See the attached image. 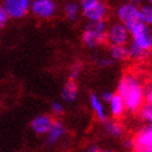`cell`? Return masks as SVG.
Segmentation results:
<instances>
[{"instance_id":"cell-1","label":"cell","mask_w":152,"mask_h":152,"mask_svg":"<svg viewBox=\"0 0 152 152\" xmlns=\"http://www.w3.org/2000/svg\"><path fill=\"white\" fill-rule=\"evenodd\" d=\"M117 94L123 99L126 110L133 113L139 111L145 100V96H143L142 85L136 76H124L118 83Z\"/></svg>"},{"instance_id":"cell-2","label":"cell","mask_w":152,"mask_h":152,"mask_svg":"<svg viewBox=\"0 0 152 152\" xmlns=\"http://www.w3.org/2000/svg\"><path fill=\"white\" fill-rule=\"evenodd\" d=\"M105 39H107V26L104 20L89 22L87 24L83 34V41L87 47L95 48L101 45Z\"/></svg>"},{"instance_id":"cell-3","label":"cell","mask_w":152,"mask_h":152,"mask_svg":"<svg viewBox=\"0 0 152 152\" xmlns=\"http://www.w3.org/2000/svg\"><path fill=\"white\" fill-rule=\"evenodd\" d=\"M133 41L141 47L143 50L150 51L152 49V29L143 22H137L129 31Z\"/></svg>"},{"instance_id":"cell-4","label":"cell","mask_w":152,"mask_h":152,"mask_svg":"<svg viewBox=\"0 0 152 152\" xmlns=\"http://www.w3.org/2000/svg\"><path fill=\"white\" fill-rule=\"evenodd\" d=\"M116 15L121 22L126 26L128 32L137 22H141L140 21V9L137 7V4L133 2L122 4L117 9Z\"/></svg>"},{"instance_id":"cell-5","label":"cell","mask_w":152,"mask_h":152,"mask_svg":"<svg viewBox=\"0 0 152 152\" xmlns=\"http://www.w3.org/2000/svg\"><path fill=\"white\" fill-rule=\"evenodd\" d=\"M134 149L136 151L152 152V125L148 124L137 133L134 139Z\"/></svg>"},{"instance_id":"cell-6","label":"cell","mask_w":152,"mask_h":152,"mask_svg":"<svg viewBox=\"0 0 152 152\" xmlns=\"http://www.w3.org/2000/svg\"><path fill=\"white\" fill-rule=\"evenodd\" d=\"M31 0H6L4 1V9L8 15L14 19H20L26 15L31 8Z\"/></svg>"},{"instance_id":"cell-7","label":"cell","mask_w":152,"mask_h":152,"mask_svg":"<svg viewBox=\"0 0 152 152\" xmlns=\"http://www.w3.org/2000/svg\"><path fill=\"white\" fill-rule=\"evenodd\" d=\"M128 29L123 23H115L107 32V39L111 45H126L128 41Z\"/></svg>"},{"instance_id":"cell-8","label":"cell","mask_w":152,"mask_h":152,"mask_svg":"<svg viewBox=\"0 0 152 152\" xmlns=\"http://www.w3.org/2000/svg\"><path fill=\"white\" fill-rule=\"evenodd\" d=\"M31 9L38 18L49 19L56 13V3L53 0H34L31 3Z\"/></svg>"},{"instance_id":"cell-9","label":"cell","mask_w":152,"mask_h":152,"mask_svg":"<svg viewBox=\"0 0 152 152\" xmlns=\"http://www.w3.org/2000/svg\"><path fill=\"white\" fill-rule=\"evenodd\" d=\"M108 13V9L104 2L98 1L95 6L89 8L87 10H84V15L90 22H96V21H103Z\"/></svg>"},{"instance_id":"cell-10","label":"cell","mask_w":152,"mask_h":152,"mask_svg":"<svg viewBox=\"0 0 152 152\" xmlns=\"http://www.w3.org/2000/svg\"><path fill=\"white\" fill-rule=\"evenodd\" d=\"M52 124H53V121L51 117L47 115H39L33 120L32 128L38 135H45L49 132Z\"/></svg>"},{"instance_id":"cell-11","label":"cell","mask_w":152,"mask_h":152,"mask_svg":"<svg viewBox=\"0 0 152 152\" xmlns=\"http://www.w3.org/2000/svg\"><path fill=\"white\" fill-rule=\"evenodd\" d=\"M65 134V128L61 122H53L51 128L47 133V143L53 145L62 138Z\"/></svg>"},{"instance_id":"cell-12","label":"cell","mask_w":152,"mask_h":152,"mask_svg":"<svg viewBox=\"0 0 152 152\" xmlns=\"http://www.w3.org/2000/svg\"><path fill=\"white\" fill-rule=\"evenodd\" d=\"M90 107H91V109L95 111L96 115H97V117H98V120L100 121V122L104 123L105 121L108 120L104 105H103V103H102V101L100 100V98H99L96 94H91V95H90Z\"/></svg>"},{"instance_id":"cell-13","label":"cell","mask_w":152,"mask_h":152,"mask_svg":"<svg viewBox=\"0 0 152 152\" xmlns=\"http://www.w3.org/2000/svg\"><path fill=\"white\" fill-rule=\"evenodd\" d=\"M77 94H78L77 85H76L75 80H72V79L64 85L63 89H62V91H61L62 99H63V101L66 102V103H72V102L75 101L76 98H77Z\"/></svg>"},{"instance_id":"cell-14","label":"cell","mask_w":152,"mask_h":152,"mask_svg":"<svg viewBox=\"0 0 152 152\" xmlns=\"http://www.w3.org/2000/svg\"><path fill=\"white\" fill-rule=\"evenodd\" d=\"M109 107H110V111H111L112 115L115 117L121 116L125 111V104H124L123 99L121 98V96L118 94L113 95L111 100L108 102Z\"/></svg>"},{"instance_id":"cell-15","label":"cell","mask_w":152,"mask_h":152,"mask_svg":"<svg viewBox=\"0 0 152 152\" xmlns=\"http://www.w3.org/2000/svg\"><path fill=\"white\" fill-rule=\"evenodd\" d=\"M110 51H111V57L113 60L123 61L129 58L128 48L125 45H112Z\"/></svg>"},{"instance_id":"cell-16","label":"cell","mask_w":152,"mask_h":152,"mask_svg":"<svg viewBox=\"0 0 152 152\" xmlns=\"http://www.w3.org/2000/svg\"><path fill=\"white\" fill-rule=\"evenodd\" d=\"M128 53H129V58L135 59V60H142L147 57L148 51L143 50L142 48L139 47L137 44H135L134 41H132L128 46Z\"/></svg>"},{"instance_id":"cell-17","label":"cell","mask_w":152,"mask_h":152,"mask_svg":"<svg viewBox=\"0 0 152 152\" xmlns=\"http://www.w3.org/2000/svg\"><path fill=\"white\" fill-rule=\"evenodd\" d=\"M105 125V130H107V133L110 134L111 136L113 137H120L122 136V134H123V128L121 126L120 124L115 123V122H112V121H105L104 122Z\"/></svg>"},{"instance_id":"cell-18","label":"cell","mask_w":152,"mask_h":152,"mask_svg":"<svg viewBox=\"0 0 152 152\" xmlns=\"http://www.w3.org/2000/svg\"><path fill=\"white\" fill-rule=\"evenodd\" d=\"M78 10L79 7L76 2H67L65 6H64V14L66 16L67 19L71 20V21H74L76 20L77 15H78Z\"/></svg>"},{"instance_id":"cell-19","label":"cell","mask_w":152,"mask_h":152,"mask_svg":"<svg viewBox=\"0 0 152 152\" xmlns=\"http://www.w3.org/2000/svg\"><path fill=\"white\" fill-rule=\"evenodd\" d=\"M139 111L141 118L148 124H151L152 125V103H148V102H146L145 104L142 103L141 108L139 109Z\"/></svg>"},{"instance_id":"cell-20","label":"cell","mask_w":152,"mask_h":152,"mask_svg":"<svg viewBox=\"0 0 152 152\" xmlns=\"http://www.w3.org/2000/svg\"><path fill=\"white\" fill-rule=\"evenodd\" d=\"M140 21L147 25L152 26V4L145 6L140 9Z\"/></svg>"},{"instance_id":"cell-21","label":"cell","mask_w":152,"mask_h":152,"mask_svg":"<svg viewBox=\"0 0 152 152\" xmlns=\"http://www.w3.org/2000/svg\"><path fill=\"white\" fill-rule=\"evenodd\" d=\"M143 96H145L146 102L152 103V83L147 84V85L143 87Z\"/></svg>"},{"instance_id":"cell-22","label":"cell","mask_w":152,"mask_h":152,"mask_svg":"<svg viewBox=\"0 0 152 152\" xmlns=\"http://www.w3.org/2000/svg\"><path fill=\"white\" fill-rule=\"evenodd\" d=\"M98 1H100V0H79V3H80V7L84 11V10H87L89 8H91L92 6H95Z\"/></svg>"},{"instance_id":"cell-23","label":"cell","mask_w":152,"mask_h":152,"mask_svg":"<svg viewBox=\"0 0 152 152\" xmlns=\"http://www.w3.org/2000/svg\"><path fill=\"white\" fill-rule=\"evenodd\" d=\"M8 13H7L6 9L3 7L0 6V28L2 27L4 24L7 23V20H8Z\"/></svg>"},{"instance_id":"cell-24","label":"cell","mask_w":152,"mask_h":152,"mask_svg":"<svg viewBox=\"0 0 152 152\" xmlns=\"http://www.w3.org/2000/svg\"><path fill=\"white\" fill-rule=\"evenodd\" d=\"M113 64V60L110 58H102L98 61V65L100 67H109Z\"/></svg>"},{"instance_id":"cell-25","label":"cell","mask_w":152,"mask_h":152,"mask_svg":"<svg viewBox=\"0 0 152 152\" xmlns=\"http://www.w3.org/2000/svg\"><path fill=\"white\" fill-rule=\"evenodd\" d=\"M51 108H52V111H53L56 114L63 113V107H62V104H61L60 102L53 101L52 102V104H51Z\"/></svg>"},{"instance_id":"cell-26","label":"cell","mask_w":152,"mask_h":152,"mask_svg":"<svg viewBox=\"0 0 152 152\" xmlns=\"http://www.w3.org/2000/svg\"><path fill=\"white\" fill-rule=\"evenodd\" d=\"M114 94H112L111 91H104V92H102V95H101V98L103 101L105 102H109L110 100H111V98L113 97Z\"/></svg>"},{"instance_id":"cell-27","label":"cell","mask_w":152,"mask_h":152,"mask_svg":"<svg viewBox=\"0 0 152 152\" xmlns=\"http://www.w3.org/2000/svg\"><path fill=\"white\" fill-rule=\"evenodd\" d=\"M124 147L126 148V149H132L134 148V140L132 139H127L124 141Z\"/></svg>"},{"instance_id":"cell-28","label":"cell","mask_w":152,"mask_h":152,"mask_svg":"<svg viewBox=\"0 0 152 152\" xmlns=\"http://www.w3.org/2000/svg\"><path fill=\"white\" fill-rule=\"evenodd\" d=\"M78 75H79V71L78 70H73L72 71V73H71L70 77H71L72 80H76V78L78 77Z\"/></svg>"},{"instance_id":"cell-29","label":"cell","mask_w":152,"mask_h":152,"mask_svg":"<svg viewBox=\"0 0 152 152\" xmlns=\"http://www.w3.org/2000/svg\"><path fill=\"white\" fill-rule=\"evenodd\" d=\"M87 151H89V152H98L99 151V149H98V147H96V146H90L88 148V150Z\"/></svg>"},{"instance_id":"cell-30","label":"cell","mask_w":152,"mask_h":152,"mask_svg":"<svg viewBox=\"0 0 152 152\" xmlns=\"http://www.w3.org/2000/svg\"><path fill=\"white\" fill-rule=\"evenodd\" d=\"M133 3H135V4H138V3L140 2V0H130Z\"/></svg>"},{"instance_id":"cell-31","label":"cell","mask_w":152,"mask_h":152,"mask_svg":"<svg viewBox=\"0 0 152 152\" xmlns=\"http://www.w3.org/2000/svg\"><path fill=\"white\" fill-rule=\"evenodd\" d=\"M147 1H148V2H149L150 4H152V0H147Z\"/></svg>"}]
</instances>
